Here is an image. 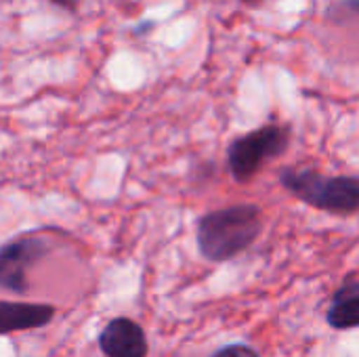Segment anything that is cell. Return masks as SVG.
<instances>
[{"instance_id": "6da1fadb", "label": "cell", "mask_w": 359, "mask_h": 357, "mask_svg": "<svg viewBox=\"0 0 359 357\" xmlns=\"http://www.w3.org/2000/svg\"><path fill=\"white\" fill-rule=\"evenodd\" d=\"M263 231V213L257 204H236L206 213L198 221V248L210 263H225L248 250Z\"/></svg>"}, {"instance_id": "7a4b0ae2", "label": "cell", "mask_w": 359, "mask_h": 357, "mask_svg": "<svg viewBox=\"0 0 359 357\" xmlns=\"http://www.w3.org/2000/svg\"><path fill=\"white\" fill-rule=\"evenodd\" d=\"M282 185L301 202L332 213L355 215L359 208L358 177H328L313 168H284Z\"/></svg>"}, {"instance_id": "3957f363", "label": "cell", "mask_w": 359, "mask_h": 357, "mask_svg": "<svg viewBox=\"0 0 359 357\" xmlns=\"http://www.w3.org/2000/svg\"><path fill=\"white\" fill-rule=\"evenodd\" d=\"M288 145L290 130L280 124H265L233 139L227 147V164L233 179L240 183L250 181L269 160L282 156Z\"/></svg>"}, {"instance_id": "277c9868", "label": "cell", "mask_w": 359, "mask_h": 357, "mask_svg": "<svg viewBox=\"0 0 359 357\" xmlns=\"http://www.w3.org/2000/svg\"><path fill=\"white\" fill-rule=\"evenodd\" d=\"M50 252V242L42 236H19L0 246V290L25 295L29 271Z\"/></svg>"}, {"instance_id": "5b68a950", "label": "cell", "mask_w": 359, "mask_h": 357, "mask_svg": "<svg viewBox=\"0 0 359 357\" xmlns=\"http://www.w3.org/2000/svg\"><path fill=\"white\" fill-rule=\"evenodd\" d=\"M105 357H147L149 345L145 330L130 318H114L99 335Z\"/></svg>"}, {"instance_id": "8992f818", "label": "cell", "mask_w": 359, "mask_h": 357, "mask_svg": "<svg viewBox=\"0 0 359 357\" xmlns=\"http://www.w3.org/2000/svg\"><path fill=\"white\" fill-rule=\"evenodd\" d=\"M55 307L46 303L0 301V337L44 328L55 320Z\"/></svg>"}, {"instance_id": "52a82bcc", "label": "cell", "mask_w": 359, "mask_h": 357, "mask_svg": "<svg viewBox=\"0 0 359 357\" xmlns=\"http://www.w3.org/2000/svg\"><path fill=\"white\" fill-rule=\"evenodd\" d=\"M326 320L334 330H353L359 326V278L355 271L334 292Z\"/></svg>"}, {"instance_id": "ba28073f", "label": "cell", "mask_w": 359, "mask_h": 357, "mask_svg": "<svg viewBox=\"0 0 359 357\" xmlns=\"http://www.w3.org/2000/svg\"><path fill=\"white\" fill-rule=\"evenodd\" d=\"M212 357H261V356H259L252 347L236 343V345H227V347L219 349V351H217Z\"/></svg>"}, {"instance_id": "9c48e42d", "label": "cell", "mask_w": 359, "mask_h": 357, "mask_svg": "<svg viewBox=\"0 0 359 357\" xmlns=\"http://www.w3.org/2000/svg\"><path fill=\"white\" fill-rule=\"evenodd\" d=\"M50 2H55V4H59L63 8H74L80 0H50Z\"/></svg>"}, {"instance_id": "30bf717a", "label": "cell", "mask_w": 359, "mask_h": 357, "mask_svg": "<svg viewBox=\"0 0 359 357\" xmlns=\"http://www.w3.org/2000/svg\"><path fill=\"white\" fill-rule=\"evenodd\" d=\"M244 2H257V0H244Z\"/></svg>"}]
</instances>
